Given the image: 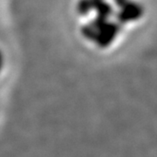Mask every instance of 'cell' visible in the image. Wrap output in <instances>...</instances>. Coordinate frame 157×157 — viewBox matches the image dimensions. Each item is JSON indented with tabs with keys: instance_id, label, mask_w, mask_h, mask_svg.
Instances as JSON below:
<instances>
[{
	"instance_id": "1",
	"label": "cell",
	"mask_w": 157,
	"mask_h": 157,
	"mask_svg": "<svg viewBox=\"0 0 157 157\" xmlns=\"http://www.w3.org/2000/svg\"><path fill=\"white\" fill-rule=\"evenodd\" d=\"M122 25L115 21L107 20L96 32L95 38L94 41L101 48L107 47L112 44L121 33Z\"/></svg>"
},
{
	"instance_id": "2",
	"label": "cell",
	"mask_w": 157,
	"mask_h": 157,
	"mask_svg": "<svg viewBox=\"0 0 157 157\" xmlns=\"http://www.w3.org/2000/svg\"><path fill=\"white\" fill-rule=\"evenodd\" d=\"M115 14V18L121 25L139 20L144 14V8L141 4L133 0H129L121 6Z\"/></svg>"
},
{
	"instance_id": "3",
	"label": "cell",
	"mask_w": 157,
	"mask_h": 157,
	"mask_svg": "<svg viewBox=\"0 0 157 157\" xmlns=\"http://www.w3.org/2000/svg\"><path fill=\"white\" fill-rule=\"evenodd\" d=\"M78 12L80 15H87L92 12V3L91 0H79L77 5Z\"/></svg>"
},
{
	"instance_id": "4",
	"label": "cell",
	"mask_w": 157,
	"mask_h": 157,
	"mask_svg": "<svg viewBox=\"0 0 157 157\" xmlns=\"http://www.w3.org/2000/svg\"><path fill=\"white\" fill-rule=\"evenodd\" d=\"M3 66H4V57L2 55L1 52H0V72L3 68Z\"/></svg>"
}]
</instances>
